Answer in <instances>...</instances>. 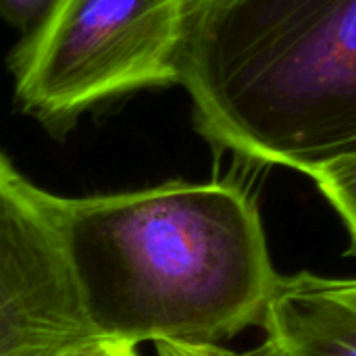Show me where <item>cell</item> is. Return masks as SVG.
<instances>
[{"label": "cell", "mask_w": 356, "mask_h": 356, "mask_svg": "<svg viewBox=\"0 0 356 356\" xmlns=\"http://www.w3.org/2000/svg\"><path fill=\"white\" fill-rule=\"evenodd\" d=\"M52 213L98 338L202 346L261 325L280 273L259 209L242 188L167 181L52 196Z\"/></svg>", "instance_id": "1"}, {"label": "cell", "mask_w": 356, "mask_h": 356, "mask_svg": "<svg viewBox=\"0 0 356 356\" xmlns=\"http://www.w3.org/2000/svg\"><path fill=\"white\" fill-rule=\"evenodd\" d=\"M177 75L219 150L300 173L356 150V0H192Z\"/></svg>", "instance_id": "2"}, {"label": "cell", "mask_w": 356, "mask_h": 356, "mask_svg": "<svg viewBox=\"0 0 356 356\" xmlns=\"http://www.w3.org/2000/svg\"><path fill=\"white\" fill-rule=\"evenodd\" d=\"M192 0H56L17 42L8 71L19 108L52 134L104 102L179 81Z\"/></svg>", "instance_id": "3"}, {"label": "cell", "mask_w": 356, "mask_h": 356, "mask_svg": "<svg viewBox=\"0 0 356 356\" xmlns=\"http://www.w3.org/2000/svg\"><path fill=\"white\" fill-rule=\"evenodd\" d=\"M52 196L0 150V356H69L98 338L63 254Z\"/></svg>", "instance_id": "4"}, {"label": "cell", "mask_w": 356, "mask_h": 356, "mask_svg": "<svg viewBox=\"0 0 356 356\" xmlns=\"http://www.w3.org/2000/svg\"><path fill=\"white\" fill-rule=\"evenodd\" d=\"M261 325L288 356H356V280L280 275Z\"/></svg>", "instance_id": "5"}, {"label": "cell", "mask_w": 356, "mask_h": 356, "mask_svg": "<svg viewBox=\"0 0 356 356\" xmlns=\"http://www.w3.org/2000/svg\"><path fill=\"white\" fill-rule=\"evenodd\" d=\"M309 175L344 219L356 252V150L315 165Z\"/></svg>", "instance_id": "6"}, {"label": "cell", "mask_w": 356, "mask_h": 356, "mask_svg": "<svg viewBox=\"0 0 356 356\" xmlns=\"http://www.w3.org/2000/svg\"><path fill=\"white\" fill-rule=\"evenodd\" d=\"M156 355L159 356H288L284 350H280L275 344L265 342L259 348L236 353L227 350L221 344H175V342H156Z\"/></svg>", "instance_id": "7"}, {"label": "cell", "mask_w": 356, "mask_h": 356, "mask_svg": "<svg viewBox=\"0 0 356 356\" xmlns=\"http://www.w3.org/2000/svg\"><path fill=\"white\" fill-rule=\"evenodd\" d=\"M54 2L56 0H0V19L21 33H27L48 15Z\"/></svg>", "instance_id": "8"}, {"label": "cell", "mask_w": 356, "mask_h": 356, "mask_svg": "<svg viewBox=\"0 0 356 356\" xmlns=\"http://www.w3.org/2000/svg\"><path fill=\"white\" fill-rule=\"evenodd\" d=\"M69 356H138V353H136V346H131L127 342L96 338Z\"/></svg>", "instance_id": "9"}]
</instances>
